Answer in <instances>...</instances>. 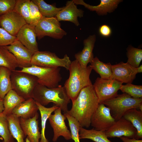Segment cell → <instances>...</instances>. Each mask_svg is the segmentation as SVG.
Listing matches in <instances>:
<instances>
[{
  "label": "cell",
  "instance_id": "1",
  "mask_svg": "<svg viewBox=\"0 0 142 142\" xmlns=\"http://www.w3.org/2000/svg\"><path fill=\"white\" fill-rule=\"evenodd\" d=\"M72 103V107L67 113L78 121L81 127H89L92 116L100 103L93 85L83 88Z\"/></svg>",
  "mask_w": 142,
  "mask_h": 142
},
{
  "label": "cell",
  "instance_id": "2",
  "mask_svg": "<svg viewBox=\"0 0 142 142\" xmlns=\"http://www.w3.org/2000/svg\"><path fill=\"white\" fill-rule=\"evenodd\" d=\"M92 70L90 65L84 67L75 59L72 62L68 70L69 77L64 86L72 102L83 88L92 84L90 79Z\"/></svg>",
  "mask_w": 142,
  "mask_h": 142
},
{
  "label": "cell",
  "instance_id": "3",
  "mask_svg": "<svg viewBox=\"0 0 142 142\" xmlns=\"http://www.w3.org/2000/svg\"><path fill=\"white\" fill-rule=\"evenodd\" d=\"M33 98L35 101L45 106L50 103L59 107L64 114L68 111V105L70 102L64 86L59 85L57 87L49 88L37 84L33 92Z\"/></svg>",
  "mask_w": 142,
  "mask_h": 142
},
{
  "label": "cell",
  "instance_id": "4",
  "mask_svg": "<svg viewBox=\"0 0 142 142\" xmlns=\"http://www.w3.org/2000/svg\"><path fill=\"white\" fill-rule=\"evenodd\" d=\"M102 103L109 108L112 116L116 121L122 118L128 110L133 108L138 109L142 105V98H134L123 93L118 94Z\"/></svg>",
  "mask_w": 142,
  "mask_h": 142
},
{
  "label": "cell",
  "instance_id": "5",
  "mask_svg": "<svg viewBox=\"0 0 142 142\" xmlns=\"http://www.w3.org/2000/svg\"><path fill=\"white\" fill-rule=\"evenodd\" d=\"M12 89L26 100L33 98L34 89L38 84L36 77L25 72L15 70L11 75Z\"/></svg>",
  "mask_w": 142,
  "mask_h": 142
},
{
  "label": "cell",
  "instance_id": "6",
  "mask_svg": "<svg viewBox=\"0 0 142 142\" xmlns=\"http://www.w3.org/2000/svg\"><path fill=\"white\" fill-rule=\"evenodd\" d=\"M19 70L36 77L38 84L49 88L57 87L62 79L60 67L46 68L31 65Z\"/></svg>",
  "mask_w": 142,
  "mask_h": 142
},
{
  "label": "cell",
  "instance_id": "7",
  "mask_svg": "<svg viewBox=\"0 0 142 142\" xmlns=\"http://www.w3.org/2000/svg\"><path fill=\"white\" fill-rule=\"evenodd\" d=\"M72 62L67 54L63 58H60L54 53L38 50L34 53L31 64V65L46 68L63 67L68 70Z\"/></svg>",
  "mask_w": 142,
  "mask_h": 142
},
{
  "label": "cell",
  "instance_id": "8",
  "mask_svg": "<svg viewBox=\"0 0 142 142\" xmlns=\"http://www.w3.org/2000/svg\"><path fill=\"white\" fill-rule=\"evenodd\" d=\"M35 28L38 39H41L45 36L60 39L67 34V32L61 28L60 23L56 17H43Z\"/></svg>",
  "mask_w": 142,
  "mask_h": 142
},
{
  "label": "cell",
  "instance_id": "9",
  "mask_svg": "<svg viewBox=\"0 0 142 142\" xmlns=\"http://www.w3.org/2000/svg\"><path fill=\"white\" fill-rule=\"evenodd\" d=\"M122 85V83L114 79L97 78L93 85L99 103L116 96Z\"/></svg>",
  "mask_w": 142,
  "mask_h": 142
},
{
  "label": "cell",
  "instance_id": "10",
  "mask_svg": "<svg viewBox=\"0 0 142 142\" xmlns=\"http://www.w3.org/2000/svg\"><path fill=\"white\" fill-rule=\"evenodd\" d=\"M115 121L109 108L103 103H100L92 116L91 125L97 130L105 131Z\"/></svg>",
  "mask_w": 142,
  "mask_h": 142
},
{
  "label": "cell",
  "instance_id": "11",
  "mask_svg": "<svg viewBox=\"0 0 142 142\" xmlns=\"http://www.w3.org/2000/svg\"><path fill=\"white\" fill-rule=\"evenodd\" d=\"M61 111L59 107L54 111V114H51L48 119L53 130L54 135L52 141L54 142L56 141L60 136H63L66 140L72 139L70 131L68 129L65 121L66 117L62 114Z\"/></svg>",
  "mask_w": 142,
  "mask_h": 142
},
{
  "label": "cell",
  "instance_id": "12",
  "mask_svg": "<svg viewBox=\"0 0 142 142\" xmlns=\"http://www.w3.org/2000/svg\"><path fill=\"white\" fill-rule=\"evenodd\" d=\"M105 133L108 138L124 136L133 138H135L136 130L130 122L122 117L115 121Z\"/></svg>",
  "mask_w": 142,
  "mask_h": 142
},
{
  "label": "cell",
  "instance_id": "13",
  "mask_svg": "<svg viewBox=\"0 0 142 142\" xmlns=\"http://www.w3.org/2000/svg\"><path fill=\"white\" fill-rule=\"evenodd\" d=\"M26 24L23 18L14 11L0 16V27L14 36Z\"/></svg>",
  "mask_w": 142,
  "mask_h": 142
},
{
  "label": "cell",
  "instance_id": "14",
  "mask_svg": "<svg viewBox=\"0 0 142 142\" xmlns=\"http://www.w3.org/2000/svg\"><path fill=\"white\" fill-rule=\"evenodd\" d=\"M112 75L111 79H114L122 84L131 83L138 73L136 68L127 62H121L111 66Z\"/></svg>",
  "mask_w": 142,
  "mask_h": 142
},
{
  "label": "cell",
  "instance_id": "15",
  "mask_svg": "<svg viewBox=\"0 0 142 142\" xmlns=\"http://www.w3.org/2000/svg\"><path fill=\"white\" fill-rule=\"evenodd\" d=\"M3 47L14 55L19 67L22 68L31 65V60L34 53L26 48L17 39L11 45Z\"/></svg>",
  "mask_w": 142,
  "mask_h": 142
},
{
  "label": "cell",
  "instance_id": "16",
  "mask_svg": "<svg viewBox=\"0 0 142 142\" xmlns=\"http://www.w3.org/2000/svg\"><path fill=\"white\" fill-rule=\"evenodd\" d=\"M38 113L31 118H19L21 127L25 136H27L26 142H40L41 135L38 126Z\"/></svg>",
  "mask_w": 142,
  "mask_h": 142
},
{
  "label": "cell",
  "instance_id": "17",
  "mask_svg": "<svg viewBox=\"0 0 142 142\" xmlns=\"http://www.w3.org/2000/svg\"><path fill=\"white\" fill-rule=\"evenodd\" d=\"M37 37L35 27L28 24L21 28L16 36L17 40L34 53L39 50Z\"/></svg>",
  "mask_w": 142,
  "mask_h": 142
},
{
  "label": "cell",
  "instance_id": "18",
  "mask_svg": "<svg viewBox=\"0 0 142 142\" xmlns=\"http://www.w3.org/2000/svg\"><path fill=\"white\" fill-rule=\"evenodd\" d=\"M83 11L78 9L73 0L67 1L65 6L63 7L55 17L59 21H69L78 26L79 25L78 18L83 17Z\"/></svg>",
  "mask_w": 142,
  "mask_h": 142
},
{
  "label": "cell",
  "instance_id": "19",
  "mask_svg": "<svg viewBox=\"0 0 142 142\" xmlns=\"http://www.w3.org/2000/svg\"><path fill=\"white\" fill-rule=\"evenodd\" d=\"M96 39L95 35H93L84 39L83 49L75 55V59L83 67H86L88 64L90 63L94 58L93 51Z\"/></svg>",
  "mask_w": 142,
  "mask_h": 142
},
{
  "label": "cell",
  "instance_id": "20",
  "mask_svg": "<svg viewBox=\"0 0 142 142\" xmlns=\"http://www.w3.org/2000/svg\"><path fill=\"white\" fill-rule=\"evenodd\" d=\"M38 110L36 102L33 98L25 100L12 110L11 113L16 116L28 119L34 116Z\"/></svg>",
  "mask_w": 142,
  "mask_h": 142
},
{
  "label": "cell",
  "instance_id": "21",
  "mask_svg": "<svg viewBox=\"0 0 142 142\" xmlns=\"http://www.w3.org/2000/svg\"><path fill=\"white\" fill-rule=\"evenodd\" d=\"M76 4H80L91 11H95L99 15H105L113 11L122 1L120 0H101L99 4L96 6L90 5L83 0H73Z\"/></svg>",
  "mask_w": 142,
  "mask_h": 142
},
{
  "label": "cell",
  "instance_id": "22",
  "mask_svg": "<svg viewBox=\"0 0 142 142\" xmlns=\"http://www.w3.org/2000/svg\"><path fill=\"white\" fill-rule=\"evenodd\" d=\"M123 118L131 123L136 130L135 138L142 139V112L137 109L133 108L126 111Z\"/></svg>",
  "mask_w": 142,
  "mask_h": 142
},
{
  "label": "cell",
  "instance_id": "23",
  "mask_svg": "<svg viewBox=\"0 0 142 142\" xmlns=\"http://www.w3.org/2000/svg\"><path fill=\"white\" fill-rule=\"evenodd\" d=\"M25 100L14 90H11L3 99L4 110L2 113L6 116L11 113L16 107Z\"/></svg>",
  "mask_w": 142,
  "mask_h": 142
},
{
  "label": "cell",
  "instance_id": "24",
  "mask_svg": "<svg viewBox=\"0 0 142 142\" xmlns=\"http://www.w3.org/2000/svg\"><path fill=\"white\" fill-rule=\"evenodd\" d=\"M10 132L17 142H24L26 136L21 126L19 118L11 113L6 116Z\"/></svg>",
  "mask_w": 142,
  "mask_h": 142
},
{
  "label": "cell",
  "instance_id": "25",
  "mask_svg": "<svg viewBox=\"0 0 142 142\" xmlns=\"http://www.w3.org/2000/svg\"><path fill=\"white\" fill-rule=\"evenodd\" d=\"M80 139H89L95 142H111L107 137L105 131L93 128L88 130L80 127L79 132Z\"/></svg>",
  "mask_w": 142,
  "mask_h": 142
},
{
  "label": "cell",
  "instance_id": "26",
  "mask_svg": "<svg viewBox=\"0 0 142 142\" xmlns=\"http://www.w3.org/2000/svg\"><path fill=\"white\" fill-rule=\"evenodd\" d=\"M0 66L6 67L12 72L19 67L15 57L4 47H0Z\"/></svg>",
  "mask_w": 142,
  "mask_h": 142
},
{
  "label": "cell",
  "instance_id": "27",
  "mask_svg": "<svg viewBox=\"0 0 142 142\" xmlns=\"http://www.w3.org/2000/svg\"><path fill=\"white\" fill-rule=\"evenodd\" d=\"M12 71L0 66V98L3 99L7 94L12 89L11 75Z\"/></svg>",
  "mask_w": 142,
  "mask_h": 142
},
{
  "label": "cell",
  "instance_id": "28",
  "mask_svg": "<svg viewBox=\"0 0 142 142\" xmlns=\"http://www.w3.org/2000/svg\"><path fill=\"white\" fill-rule=\"evenodd\" d=\"M92 69L99 74L100 78L105 79H111L112 75L111 65L110 63H104L96 57L90 63Z\"/></svg>",
  "mask_w": 142,
  "mask_h": 142
},
{
  "label": "cell",
  "instance_id": "29",
  "mask_svg": "<svg viewBox=\"0 0 142 142\" xmlns=\"http://www.w3.org/2000/svg\"><path fill=\"white\" fill-rule=\"evenodd\" d=\"M36 103L41 116V138L40 142H48L45 135L46 122L52 113L59 107L54 105L50 107L47 108L38 102H36Z\"/></svg>",
  "mask_w": 142,
  "mask_h": 142
},
{
  "label": "cell",
  "instance_id": "30",
  "mask_svg": "<svg viewBox=\"0 0 142 142\" xmlns=\"http://www.w3.org/2000/svg\"><path fill=\"white\" fill-rule=\"evenodd\" d=\"M38 6L43 17H55L63 7L58 8L54 5L47 4L43 0H32Z\"/></svg>",
  "mask_w": 142,
  "mask_h": 142
},
{
  "label": "cell",
  "instance_id": "31",
  "mask_svg": "<svg viewBox=\"0 0 142 142\" xmlns=\"http://www.w3.org/2000/svg\"><path fill=\"white\" fill-rule=\"evenodd\" d=\"M127 51V63L133 67L137 68L142 59V49L130 46Z\"/></svg>",
  "mask_w": 142,
  "mask_h": 142
},
{
  "label": "cell",
  "instance_id": "32",
  "mask_svg": "<svg viewBox=\"0 0 142 142\" xmlns=\"http://www.w3.org/2000/svg\"><path fill=\"white\" fill-rule=\"evenodd\" d=\"M30 0H16L14 11L20 15L24 19L26 23L30 24L29 4Z\"/></svg>",
  "mask_w": 142,
  "mask_h": 142
},
{
  "label": "cell",
  "instance_id": "33",
  "mask_svg": "<svg viewBox=\"0 0 142 142\" xmlns=\"http://www.w3.org/2000/svg\"><path fill=\"white\" fill-rule=\"evenodd\" d=\"M0 136L3 139V142H14L8 127L7 116L0 113Z\"/></svg>",
  "mask_w": 142,
  "mask_h": 142
},
{
  "label": "cell",
  "instance_id": "34",
  "mask_svg": "<svg viewBox=\"0 0 142 142\" xmlns=\"http://www.w3.org/2000/svg\"><path fill=\"white\" fill-rule=\"evenodd\" d=\"M68 122L70 129L72 139L74 142H80L79 132L80 125L78 121L67 113H64Z\"/></svg>",
  "mask_w": 142,
  "mask_h": 142
},
{
  "label": "cell",
  "instance_id": "35",
  "mask_svg": "<svg viewBox=\"0 0 142 142\" xmlns=\"http://www.w3.org/2000/svg\"><path fill=\"white\" fill-rule=\"evenodd\" d=\"M120 90L123 93L128 94L133 98H142L141 85H136L131 83H128L125 85L122 84Z\"/></svg>",
  "mask_w": 142,
  "mask_h": 142
},
{
  "label": "cell",
  "instance_id": "36",
  "mask_svg": "<svg viewBox=\"0 0 142 142\" xmlns=\"http://www.w3.org/2000/svg\"><path fill=\"white\" fill-rule=\"evenodd\" d=\"M31 23L30 24L35 27L43 18L37 5L32 0L29 4Z\"/></svg>",
  "mask_w": 142,
  "mask_h": 142
},
{
  "label": "cell",
  "instance_id": "37",
  "mask_svg": "<svg viewBox=\"0 0 142 142\" xmlns=\"http://www.w3.org/2000/svg\"><path fill=\"white\" fill-rule=\"evenodd\" d=\"M17 39L16 37L12 35L0 27V47L9 45Z\"/></svg>",
  "mask_w": 142,
  "mask_h": 142
},
{
  "label": "cell",
  "instance_id": "38",
  "mask_svg": "<svg viewBox=\"0 0 142 142\" xmlns=\"http://www.w3.org/2000/svg\"><path fill=\"white\" fill-rule=\"evenodd\" d=\"M16 0H0V16L14 10Z\"/></svg>",
  "mask_w": 142,
  "mask_h": 142
},
{
  "label": "cell",
  "instance_id": "39",
  "mask_svg": "<svg viewBox=\"0 0 142 142\" xmlns=\"http://www.w3.org/2000/svg\"><path fill=\"white\" fill-rule=\"evenodd\" d=\"M99 32L102 36L105 37H108L111 34V30L109 26L104 24L99 27Z\"/></svg>",
  "mask_w": 142,
  "mask_h": 142
},
{
  "label": "cell",
  "instance_id": "40",
  "mask_svg": "<svg viewBox=\"0 0 142 142\" xmlns=\"http://www.w3.org/2000/svg\"><path fill=\"white\" fill-rule=\"evenodd\" d=\"M119 138L123 142H142V139H137L135 138H130L124 136Z\"/></svg>",
  "mask_w": 142,
  "mask_h": 142
},
{
  "label": "cell",
  "instance_id": "41",
  "mask_svg": "<svg viewBox=\"0 0 142 142\" xmlns=\"http://www.w3.org/2000/svg\"><path fill=\"white\" fill-rule=\"evenodd\" d=\"M4 110L3 99L0 98V113H2Z\"/></svg>",
  "mask_w": 142,
  "mask_h": 142
},
{
  "label": "cell",
  "instance_id": "42",
  "mask_svg": "<svg viewBox=\"0 0 142 142\" xmlns=\"http://www.w3.org/2000/svg\"><path fill=\"white\" fill-rule=\"evenodd\" d=\"M137 73H141L142 72V65H141L136 68Z\"/></svg>",
  "mask_w": 142,
  "mask_h": 142
}]
</instances>
